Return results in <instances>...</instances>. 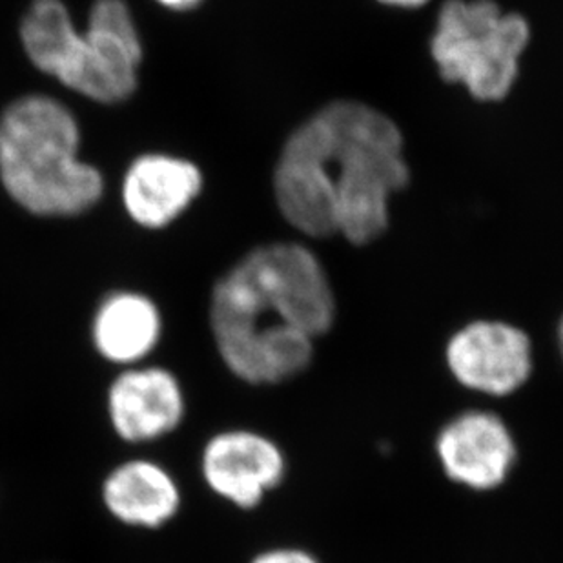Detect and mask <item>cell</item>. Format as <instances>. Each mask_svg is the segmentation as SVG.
Segmentation results:
<instances>
[{
  "mask_svg": "<svg viewBox=\"0 0 563 563\" xmlns=\"http://www.w3.org/2000/svg\"><path fill=\"white\" fill-rule=\"evenodd\" d=\"M409 183L399 128L356 101L330 102L288 137L274 190L288 223L310 238L367 245L387 230L390 197Z\"/></svg>",
  "mask_w": 563,
  "mask_h": 563,
  "instance_id": "cell-1",
  "label": "cell"
},
{
  "mask_svg": "<svg viewBox=\"0 0 563 563\" xmlns=\"http://www.w3.org/2000/svg\"><path fill=\"white\" fill-rule=\"evenodd\" d=\"M332 321L334 296L323 266L296 243L255 249L213 288L210 323L219 354L254 385L303 373L312 341Z\"/></svg>",
  "mask_w": 563,
  "mask_h": 563,
  "instance_id": "cell-2",
  "label": "cell"
},
{
  "mask_svg": "<svg viewBox=\"0 0 563 563\" xmlns=\"http://www.w3.org/2000/svg\"><path fill=\"white\" fill-rule=\"evenodd\" d=\"M79 126L60 102L22 97L0 118V179L27 212L75 216L93 207L102 177L80 163Z\"/></svg>",
  "mask_w": 563,
  "mask_h": 563,
  "instance_id": "cell-3",
  "label": "cell"
},
{
  "mask_svg": "<svg viewBox=\"0 0 563 563\" xmlns=\"http://www.w3.org/2000/svg\"><path fill=\"white\" fill-rule=\"evenodd\" d=\"M22 46L44 74L99 102L124 101L137 88L143 48L123 0H97L86 33L60 0H35L21 26Z\"/></svg>",
  "mask_w": 563,
  "mask_h": 563,
  "instance_id": "cell-4",
  "label": "cell"
},
{
  "mask_svg": "<svg viewBox=\"0 0 563 563\" xmlns=\"http://www.w3.org/2000/svg\"><path fill=\"white\" fill-rule=\"evenodd\" d=\"M529 38V22L505 13L495 0H445L432 57L446 82H460L478 101H501L515 85Z\"/></svg>",
  "mask_w": 563,
  "mask_h": 563,
  "instance_id": "cell-5",
  "label": "cell"
},
{
  "mask_svg": "<svg viewBox=\"0 0 563 563\" xmlns=\"http://www.w3.org/2000/svg\"><path fill=\"white\" fill-rule=\"evenodd\" d=\"M446 362L465 387L505 396L520 388L531 374V341L510 324L476 321L452 338Z\"/></svg>",
  "mask_w": 563,
  "mask_h": 563,
  "instance_id": "cell-6",
  "label": "cell"
},
{
  "mask_svg": "<svg viewBox=\"0 0 563 563\" xmlns=\"http://www.w3.org/2000/svg\"><path fill=\"white\" fill-rule=\"evenodd\" d=\"M202 474L213 493L241 509L260 504L285 474V460L271 440L254 432H223L202 452Z\"/></svg>",
  "mask_w": 563,
  "mask_h": 563,
  "instance_id": "cell-7",
  "label": "cell"
},
{
  "mask_svg": "<svg viewBox=\"0 0 563 563\" xmlns=\"http://www.w3.org/2000/svg\"><path fill=\"white\" fill-rule=\"evenodd\" d=\"M108 415L124 441L157 440L176 431L185 418L181 385L165 368H132L112 383Z\"/></svg>",
  "mask_w": 563,
  "mask_h": 563,
  "instance_id": "cell-8",
  "label": "cell"
},
{
  "mask_svg": "<svg viewBox=\"0 0 563 563\" xmlns=\"http://www.w3.org/2000/svg\"><path fill=\"white\" fill-rule=\"evenodd\" d=\"M438 454L454 482L487 490L507 478L515 463L516 446L500 418L468 412L441 431Z\"/></svg>",
  "mask_w": 563,
  "mask_h": 563,
  "instance_id": "cell-9",
  "label": "cell"
},
{
  "mask_svg": "<svg viewBox=\"0 0 563 563\" xmlns=\"http://www.w3.org/2000/svg\"><path fill=\"white\" fill-rule=\"evenodd\" d=\"M201 187V172L188 161L144 155L124 177V207L135 223L161 229L187 210Z\"/></svg>",
  "mask_w": 563,
  "mask_h": 563,
  "instance_id": "cell-10",
  "label": "cell"
},
{
  "mask_svg": "<svg viewBox=\"0 0 563 563\" xmlns=\"http://www.w3.org/2000/svg\"><path fill=\"white\" fill-rule=\"evenodd\" d=\"M108 510L126 526L157 529L179 510L181 495L165 468L146 460L123 463L102 485Z\"/></svg>",
  "mask_w": 563,
  "mask_h": 563,
  "instance_id": "cell-11",
  "label": "cell"
},
{
  "mask_svg": "<svg viewBox=\"0 0 563 563\" xmlns=\"http://www.w3.org/2000/svg\"><path fill=\"white\" fill-rule=\"evenodd\" d=\"M161 335L159 310L139 294H115L93 321V343L104 360L133 365L154 351Z\"/></svg>",
  "mask_w": 563,
  "mask_h": 563,
  "instance_id": "cell-12",
  "label": "cell"
},
{
  "mask_svg": "<svg viewBox=\"0 0 563 563\" xmlns=\"http://www.w3.org/2000/svg\"><path fill=\"white\" fill-rule=\"evenodd\" d=\"M252 563H318L303 551H292V549H279V551H268L260 554Z\"/></svg>",
  "mask_w": 563,
  "mask_h": 563,
  "instance_id": "cell-13",
  "label": "cell"
},
{
  "mask_svg": "<svg viewBox=\"0 0 563 563\" xmlns=\"http://www.w3.org/2000/svg\"><path fill=\"white\" fill-rule=\"evenodd\" d=\"M157 2L166 5V8H170V10L185 11L196 8L201 0H157Z\"/></svg>",
  "mask_w": 563,
  "mask_h": 563,
  "instance_id": "cell-14",
  "label": "cell"
},
{
  "mask_svg": "<svg viewBox=\"0 0 563 563\" xmlns=\"http://www.w3.org/2000/svg\"><path fill=\"white\" fill-rule=\"evenodd\" d=\"M377 2H382L385 5H393V8H420V5H426L429 0H377Z\"/></svg>",
  "mask_w": 563,
  "mask_h": 563,
  "instance_id": "cell-15",
  "label": "cell"
},
{
  "mask_svg": "<svg viewBox=\"0 0 563 563\" xmlns=\"http://www.w3.org/2000/svg\"><path fill=\"white\" fill-rule=\"evenodd\" d=\"M559 338H560V349H562V354H563V319H562V323H560Z\"/></svg>",
  "mask_w": 563,
  "mask_h": 563,
  "instance_id": "cell-16",
  "label": "cell"
}]
</instances>
